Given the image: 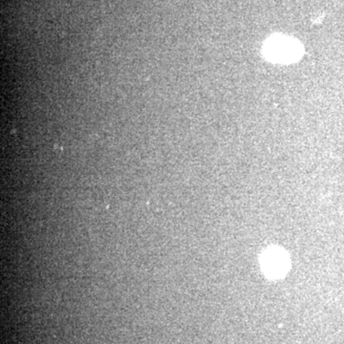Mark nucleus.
I'll return each instance as SVG.
<instances>
[{
  "instance_id": "f03ea898",
  "label": "nucleus",
  "mask_w": 344,
  "mask_h": 344,
  "mask_svg": "<svg viewBox=\"0 0 344 344\" xmlns=\"http://www.w3.org/2000/svg\"><path fill=\"white\" fill-rule=\"evenodd\" d=\"M287 266V260L284 254L279 251L267 252L264 255L263 267L266 272L271 275H279L285 271Z\"/></svg>"
},
{
  "instance_id": "f257e3e1",
  "label": "nucleus",
  "mask_w": 344,
  "mask_h": 344,
  "mask_svg": "<svg viewBox=\"0 0 344 344\" xmlns=\"http://www.w3.org/2000/svg\"><path fill=\"white\" fill-rule=\"evenodd\" d=\"M265 52L267 55L275 61L288 62L296 58L299 54V48L295 41L288 37H273L266 45Z\"/></svg>"
}]
</instances>
